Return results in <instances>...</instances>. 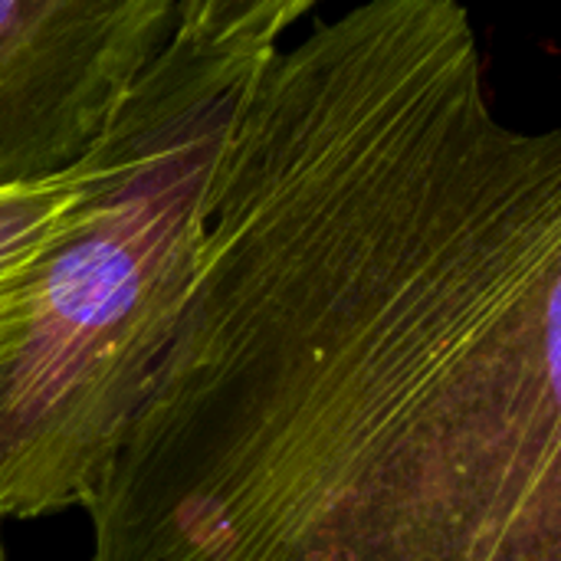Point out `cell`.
<instances>
[{
	"mask_svg": "<svg viewBox=\"0 0 561 561\" xmlns=\"http://www.w3.org/2000/svg\"><path fill=\"white\" fill-rule=\"evenodd\" d=\"M82 187L85 161L59 178L0 191V355L7 348L20 283L36 253L49 243V237L79 201Z\"/></svg>",
	"mask_w": 561,
	"mask_h": 561,
	"instance_id": "5b68a950",
	"label": "cell"
},
{
	"mask_svg": "<svg viewBox=\"0 0 561 561\" xmlns=\"http://www.w3.org/2000/svg\"><path fill=\"white\" fill-rule=\"evenodd\" d=\"M174 13L178 0H0V191L95 151Z\"/></svg>",
	"mask_w": 561,
	"mask_h": 561,
	"instance_id": "3957f363",
	"label": "cell"
},
{
	"mask_svg": "<svg viewBox=\"0 0 561 561\" xmlns=\"http://www.w3.org/2000/svg\"><path fill=\"white\" fill-rule=\"evenodd\" d=\"M92 561H561V135L460 0L266 53Z\"/></svg>",
	"mask_w": 561,
	"mask_h": 561,
	"instance_id": "6da1fadb",
	"label": "cell"
},
{
	"mask_svg": "<svg viewBox=\"0 0 561 561\" xmlns=\"http://www.w3.org/2000/svg\"><path fill=\"white\" fill-rule=\"evenodd\" d=\"M319 0H178L168 43L227 66H253Z\"/></svg>",
	"mask_w": 561,
	"mask_h": 561,
	"instance_id": "277c9868",
	"label": "cell"
},
{
	"mask_svg": "<svg viewBox=\"0 0 561 561\" xmlns=\"http://www.w3.org/2000/svg\"><path fill=\"white\" fill-rule=\"evenodd\" d=\"M0 561H10L7 559V549H3V542H0Z\"/></svg>",
	"mask_w": 561,
	"mask_h": 561,
	"instance_id": "8992f818",
	"label": "cell"
},
{
	"mask_svg": "<svg viewBox=\"0 0 561 561\" xmlns=\"http://www.w3.org/2000/svg\"><path fill=\"white\" fill-rule=\"evenodd\" d=\"M253 66L164 43L85 158L0 355V519L89 506L178 329L207 178Z\"/></svg>",
	"mask_w": 561,
	"mask_h": 561,
	"instance_id": "7a4b0ae2",
	"label": "cell"
}]
</instances>
